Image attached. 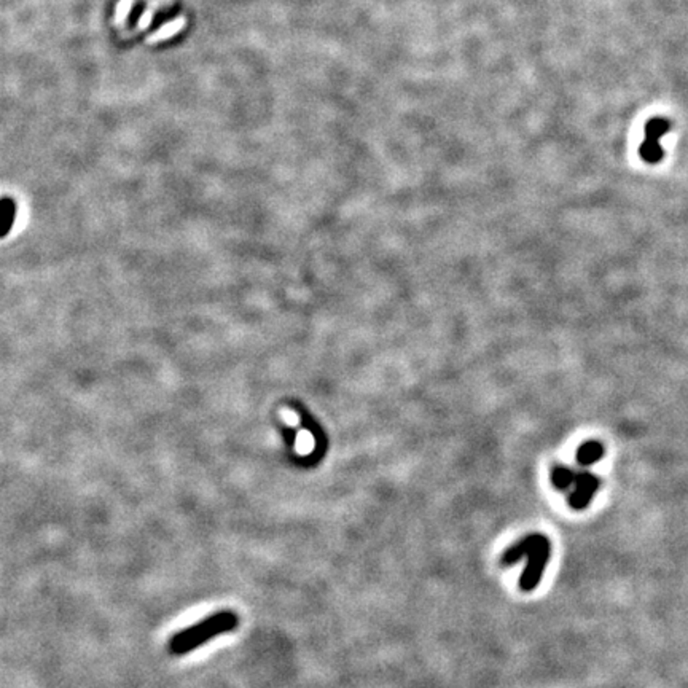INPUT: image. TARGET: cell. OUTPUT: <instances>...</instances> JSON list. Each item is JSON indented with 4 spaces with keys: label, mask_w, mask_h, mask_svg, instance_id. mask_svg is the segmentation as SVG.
<instances>
[{
    "label": "cell",
    "mask_w": 688,
    "mask_h": 688,
    "mask_svg": "<svg viewBox=\"0 0 688 688\" xmlns=\"http://www.w3.org/2000/svg\"><path fill=\"white\" fill-rule=\"evenodd\" d=\"M239 624L236 612L223 609L207 615L191 626L177 631L169 639V652L172 655H187L197 647L210 642L222 634L231 633Z\"/></svg>",
    "instance_id": "6da1fadb"
},
{
    "label": "cell",
    "mask_w": 688,
    "mask_h": 688,
    "mask_svg": "<svg viewBox=\"0 0 688 688\" xmlns=\"http://www.w3.org/2000/svg\"><path fill=\"white\" fill-rule=\"evenodd\" d=\"M550 540L541 534H531L529 537L508 548L502 561L503 564H515L522 556L529 558L524 575L520 580V586L522 591H531L539 585L546 561L550 559Z\"/></svg>",
    "instance_id": "7a4b0ae2"
},
{
    "label": "cell",
    "mask_w": 688,
    "mask_h": 688,
    "mask_svg": "<svg viewBox=\"0 0 688 688\" xmlns=\"http://www.w3.org/2000/svg\"><path fill=\"white\" fill-rule=\"evenodd\" d=\"M671 130V123L666 118H652L646 125V139L639 149V155L648 164H656L665 158V150L658 140Z\"/></svg>",
    "instance_id": "3957f363"
},
{
    "label": "cell",
    "mask_w": 688,
    "mask_h": 688,
    "mask_svg": "<svg viewBox=\"0 0 688 688\" xmlns=\"http://www.w3.org/2000/svg\"><path fill=\"white\" fill-rule=\"evenodd\" d=\"M573 484H575V491H573L569 499L571 505L575 510L585 508L590 503L592 494L597 491L599 480L595 475L588 474V471H582V474H577L575 483Z\"/></svg>",
    "instance_id": "277c9868"
},
{
    "label": "cell",
    "mask_w": 688,
    "mask_h": 688,
    "mask_svg": "<svg viewBox=\"0 0 688 688\" xmlns=\"http://www.w3.org/2000/svg\"><path fill=\"white\" fill-rule=\"evenodd\" d=\"M604 456V446L599 442H586L577 452V459L582 465H591L601 461Z\"/></svg>",
    "instance_id": "5b68a950"
},
{
    "label": "cell",
    "mask_w": 688,
    "mask_h": 688,
    "mask_svg": "<svg viewBox=\"0 0 688 688\" xmlns=\"http://www.w3.org/2000/svg\"><path fill=\"white\" fill-rule=\"evenodd\" d=\"M551 478H553L554 486L559 488V489H566V488H569L571 484L575 483L577 474H573V471L571 469H567V467H556L553 470Z\"/></svg>",
    "instance_id": "8992f818"
},
{
    "label": "cell",
    "mask_w": 688,
    "mask_h": 688,
    "mask_svg": "<svg viewBox=\"0 0 688 688\" xmlns=\"http://www.w3.org/2000/svg\"><path fill=\"white\" fill-rule=\"evenodd\" d=\"M183 19H176V21H172L169 23L168 25H164V28L159 29L156 34H153L150 35V42H159V40H166V38H169L171 35H174L177 34L178 30H180L183 28Z\"/></svg>",
    "instance_id": "52a82bcc"
},
{
    "label": "cell",
    "mask_w": 688,
    "mask_h": 688,
    "mask_svg": "<svg viewBox=\"0 0 688 688\" xmlns=\"http://www.w3.org/2000/svg\"><path fill=\"white\" fill-rule=\"evenodd\" d=\"M131 4H132V0H121V4L118 6V11H117L118 21H123V19L126 18L127 11H130V8H131Z\"/></svg>",
    "instance_id": "ba28073f"
},
{
    "label": "cell",
    "mask_w": 688,
    "mask_h": 688,
    "mask_svg": "<svg viewBox=\"0 0 688 688\" xmlns=\"http://www.w3.org/2000/svg\"><path fill=\"white\" fill-rule=\"evenodd\" d=\"M149 19H150V15H149V13H147V15L144 16V19H142V21H140V23H139V24H140V28H145V24H147V23H149Z\"/></svg>",
    "instance_id": "9c48e42d"
}]
</instances>
